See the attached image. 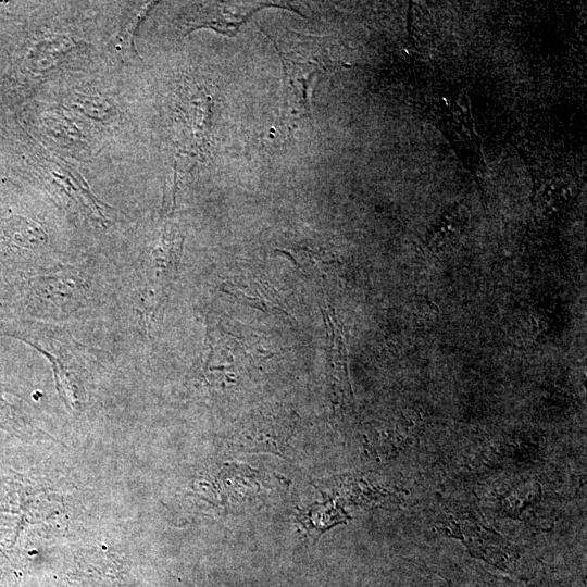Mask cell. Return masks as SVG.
Wrapping results in <instances>:
<instances>
[{"mask_svg": "<svg viewBox=\"0 0 587 587\" xmlns=\"http://www.w3.org/2000/svg\"><path fill=\"white\" fill-rule=\"evenodd\" d=\"M283 420H253L236 435L235 441L243 450L277 452L282 450L291 433Z\"/></svg>", "mask_w": 587, "mask_h": 587, "instance_id": "cell-3", "label": "cell"}, {"mask_svg": "<svg viewBox=\"0 0 587 587\" xmlns=\"http://www.w3.org/2000/svg\"><path fill=\"white\" fill-rule=\"evenodd\" d=\"M14 233L11 234L21 246L33 247L42 243L47 236L42 228L36 224L22 221L11 226Z\"/></svg>", "mask_w": 587, "mask_h": 587, "instance_id": "cell-7", "label": "cell"}, {"mask_svg": "<svg viewBox=\"0 0 587 587\" xmlns=\"http://www.w3.org/2000/svg\"><path fill=\"white\" fill-rule=\"evenodd\" d=\"M280 7L275 2L225 1L199 3L186 18L188 29L205 27L223 35L235 36L250 17L262 9ZM284 8V7H280Z\"/></svg>", "mask_w": 587, "mask_h": 587, "instance_id": "cell-2", "label": "cell"}, {"mask_svg": "<svg viewBox=\"0 0 587 587\" xmlns=\"http://www.w3.org/2000/svg\"><path fill=\"white\" fill-rule=\"evenodd\" d=\"M182 242L183 239L175 227H164L162 235L151 248L145 262L143 272L149 277V282L170 276L178 260Z\"/></svg>", "mask_w": 587, "mask_h": 587, "instance_id": "cell-4", "label": "cell"}, {"mask_svg": "<svg viewBox=\"0 0 587 587\" xmlns=\"http://www.w3.org/2000/svg\"><path fill=\"white\" fill-rule=\"evenodd\" d=\"M266 35L273 41L284 68V114L312 117L316 84L338 64L328 38L291 29L274 30V34Z\"/></svg>", "mask_w": 587, "mask_h": 587, "instance_id": "cell-1", "label": "cell"}, {"mask_svg": "<svg viewBox=\"0 0 587 587\" xmlns=\"http://www.w3.org/2000/svg\"><path fill=\"white\" fill-rule=\"evenodd\" d=\"M4 392L0 385V428L21 435L32 433L33 426L23 412L7 399Z\"/></svg>", "mask_w": 587, "mask_h": 587, "instance_id": "cell-6", "label": "cell"}, {"mask_svg": "<svg viewBox=\"0 0 587 587\" xmlns=\"http://www.w3.org/2000/svg\"><path fill=\"white\" fill-rule=\"evenodd\" d=\"M77 104L83 108L85 113L89 115H104L107 116L108 113L110 114L111 107L109 103H105L102 105V102L99 101V99H91V98H80L77 100Z\"/></svg>", "mask_w": 587, "mask_h": 587, "instance_id": "cell-9", "label": "cell"}, {"mask_svg": "<svg viewBox=\"0 0 587 587\" xmlns=\"http://www.w3.org/2000/svg\"><path fill=\"white\" fill-rule=\"evenodd\" d=\"M38 295L47 309L53 313V309L72 307L83 299V286L74 274H54L39 279Z\"/></svg>", "mask_w": 587, "mask_h": 587, "instance_id": "cell-5", "label": "cell"}, {"mask_svg": "<svg viewBox=\"0 0 587 587\" xmlns=\"http://www.w3.org/2000/svg\"><path fill=\"white\" fill-rule=\"evenodd\" d=\"M153 7L152 2H148L141 7V9L135 14L134 18L126 24L124 32L120 35V39L127 49L135 51L134 48V35L139 23L145 18L148 12Z\"/></svg>", "mask_w": 587, "mask_h": 587, "instance_id": "cell-8", "label": "cell"}]
</instances>
